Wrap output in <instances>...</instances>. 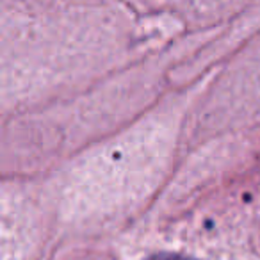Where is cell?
Wrapping results in <instances>:
<instances>
[{
    "label": "cell",
    "mask_w": 260,
    "mask_h": 260,
    "mask_svg": "<svg viewBox=\"0 0 260 260\" xmlns=\"http://www.w3.org/2000/svg\"><path fill=\"white\" fill-rule=\"evenodd\" d=\"M145 260H196L189 255H182V253H168V251H160V253H153L148 258Z\"/></svg>",
    "instance_id": "obj_1"
}]
</instances>
